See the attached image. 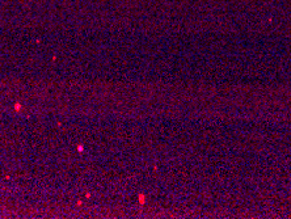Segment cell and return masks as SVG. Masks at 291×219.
<instances>
[{"label": "cell", "instance_id": "6da1fadb", "mask_svg": "<svg viewBox=\"0 0 291 219\" xmlns=\"http://www.w3.org/2000/svg\"><path fill=\"white\" fill-rule=\"evenodd\" d=\"M15 109H16V110H19V109H21V105H19V104H16V105H15Z\"/></svg>", "mask_w": 291, "mask_h": 219}]
</instances>
